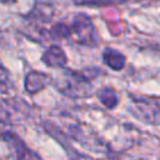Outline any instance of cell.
Here are the masks:
<instances>
[{"instance_id":"obj_11","label":"cell","mask_w":160,"mask_h":160,"mask_svg":"<svg viewBox=\"0 0 160 160\" xmlns=\"http://www.w3.org/2000/svg\"><path fill=\"white\" fill-rule=\"evenodd\" d=\"M16 0H0L1 4H14Z\"/></svg>"},{"instance_id":"obj_8","label":"cell","mask_w":160,"mask_h":160,"mask_svg":"<svg viewBox=\"0 0 160 160\" xmlns=\"http://www.w3.org/2000/svg\"><path fill=\"white\" fill-rule=\"evenodd\" d=\"M8 141L14 144L15 152H16V159H18V160H41L35 152H32L30 149H28V148L22 144V141H21L18 136H15L14 134L9 138Z\"/></svg>"},{"instance_id":"obj_7","label":"cell","mask_w":160,"mask_h":160,"mask_svg":"<svg viewBox=\"0 0 160 160\" xmlns=\"http://www.w3.org/2000/svg\"><path fill=\"white\" fill-rule=\"evenodd\" d=\"M98 100L106 108V109H115L119 102H120V98L118 95V92L111 88V86H101L98 92H96Z\"/></svg>"},{"instance_id":"obj_2","label":"cell","mask_w":160,"mask_h":160,"mask_svg":"<svg viewBox=\"0 0 160 160\" xmlns=\"http://www.w3.org/2000/svg\"><path fill=\"white\" fill-rule=\"evenodd\" d=\"M68 25L70 41L82 46H96L99 44V32L89 15L84 12L75 14Z\"/></svg>"},{"instance_id":"obj_10","label":"cell","mask_w":160,"mask_h":160,"mask_svg":"<svg viewBox=\"0 0 160 160\" xmlns=\"http://www.w3.org/2000/svg\"><path fill=\"white\" fill-rule=\"evenodd\" d=\"M11 86H12V81H11L10 74L6 70V68L2 65V62L0 61V90L8 91Z\"/></svg>"},{"instance_id":"obj_1","label":"cell","mask_w":160,"mask_h":160,"mask_svg":"<svg viewBox=\"0 0 160 160\" xmlns=\"http://www.w3.org/2000/svg\"><path fill=\"white\" fill-rule=\"evenodd\" d=\"M89 72H82V71H74L65 69L61 75L54 80V84L56 89L65 94L66 96L71 98H81V96H88L91 92L92 89V79L96 75H91Z\"/></svg>"},{"instance_id":"obj_12","label":"cell","mask_w":160,"mask_h":160,"mask_svg":"<svg viewBox=\"0 0 160 160\" xmlns=\"http://www.w3.org/2000/svg\"><path fill=\"white\" fill-rule=\"evenodd\" d=\"M0 160H1V159H0Z\"/></svg>"},{"instance_id":"obj_5","label":"cell","mask_w":160,"mask_h":160,"mask_svg":"<svg viewBox=\"0 0 160 160\" xmlns=\"http://www.w3.org/2000/svg\"><path fill=\"white\" fill-rule=\"evenodd\" d=\"M51 82V78L48 74L40 72V71H30L28 72V75L25 76V90L29 94H36L39 91H41L42 89H45L49 84Z\"/></svg>"},{"instance_id":"obj_4","label":"cell","mask_w":160,"mask_h":160,"mask_svg":"<svg viewBox=\"0 0 160 160\" xmlns=\"http://www.w3.org/2000/svg\"><path fill=\"white\" fill-rule=\"evenodd\" d=\"M41 61L49 66L55 69H64L68 64V56L61 46L59 45H50L42 54Z\"/></svg>"},{"instance_id":"obj_6","label":"cell","mask_w":160,"mask_h":160,"mask_svg":"<svg viewBox=\"0 0 160 160\" xmlns=\"http://www.w3.org/2000/svg\"><path fill=\"white\" fill-rule=\"evenodd\" d=\"M101 58H102V62L114 71H120L126 65L125 55L114 48H105L102 50Z\"/></svg>"},{"instance_id":"obj_3","label":"cell","mask_w":160,"mask_h":160,"mask_svg":"<svg viewBox=\"0 0 160 160\" xmlns=\"http://www.w3.org/2000/svg\"><path fill=\"white\" fill-rule=\"evenodd\" d=\"M130 112L142 122L160 125V98L146 95H129Z\"/></svg>"},{"instance_id":"obj_9","label":"cell","mask_w":160,"mask_h":160,"mask_svg":"<svg viewBox=\"0 0 160 160\" xmlns=\"http://www.w3.org/2000/svg\"><path fill=\"white\" fill-rule=\"evenodd\" d=\"M134 1H140V0H74L76 5H84V6H108L115 4L134 2Z\"/></svg>"}]
</instances>
